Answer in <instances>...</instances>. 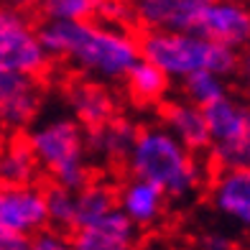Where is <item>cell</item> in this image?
<instances>
[{
	"label": "cell",
	"instance_id": "obj_1",
	"mask_svg": "<svg viewBox=\"0 0 250 250\" xmlns=\"http://www.w3.org/2000/svg\"><path fill=\"white\" fill-rule=\"evenodd\" d=\"M39 36L46 54L69 64L79 77L97 82H123L141 59V41L125 26L102 21H43Z\"/></svg>",
	"mask_w": 250,
	"mask_h": 250
},
{
	"label": "cell",
	"instance_id": "obj_2",
	"mask_svg": "<svg viewBox=\"0 0 250 250\" xmlns=\"http://www.w3.org/2000/svg\"><path fill=\"white\" fill-rule=\"evenodd\" d=\"M123 164L128 174L156 184L174 202L191 199L207 184L199 153L181 146L161 123H148L135 130Z\"/></svg>",
	"mask_w": 250,
	"mask_h": 250
},
{
	"label": "cell",
	"instance_id": "obj_3",
	"mask_svg": "<svg viewBox=\"0 0 250 250\" xmlns=\"http://www.w3.org/2000/svg\"><path fill=\"white\" fill-rule=\"evenodd\" d=\"M141 41V59L158 66L171 82H184L189 74L214 72L232 77L240 51L217 43L199 31H146Z\"/></svg>",
	"mask_w": 250,
	"mask_h": 250
},
{
	"label": "cell",
	"instance_id": "obj_4",
	"mask_svg": "<svg viewBox=\"0 0 250 250\" xmlns=\"http://www.w3.org/2000/svg\"><path fill=\"white\" fill-rule=\"evenodd\" d=\"M39 168L49 174L54 184L82 189L92 181V158L87 148V130L74 118H49L31 125L26 135Z\"/></svg>",
	"mask_w": 250,
	"mask_h": 250
},
{
	"label": "cell",
	"instance_id": "obj_5",
	"mask_svg": "<svg viewBox=\"0 0 250 250\" xmlns=\"http://www.w3.org/2000/svg\"><path fill=\"white\" fill-rule=\"evenodd\" d=\"M209 158L217 168H250V100L225 95L204 107Z\"/></svg>",
	"mask_w": 250,
	"mask_h": 250
},
{
	"label": "cell",
	"instance_id": "obj_6",
	"mask_svg": "<svg viewBox=\"0 0 250 250\" xmlns=\"http://www.w3.org/2000/svg\"><path fill=\"white\" fill-rule=\"evenodd\" d=\"M51 56L39 36V26L26 10L0 5V72H21L41 77Z\"/></svg>",
	"mask_w": 250,
	"mask_h": 250
},
{
	"label": "cell",
	"instance_id": "obj_7",
	"mask_svg": "<svg viewBox=\"0 0 250 250\" xmlns=\"http://www.w3.org/2000/svg\"><path fill=\"white\" fill-rule=\"evenodd\" d=\"M0 227L31 237L49 227L46 189L31 184H0Z\"/></svg>",
	"mask_w": 250,
	"mask_h": 250
},
{
	"label": "cell",
	"instance_id": "obj_8",
	"mask_svg": "<svg viewBox=\"0 0 250 250\" xmlns=\"http://www.w3.org/2000/svg\"><path fill=\"white\" fill-rule=\"evenodd\" d=\"M43 105V84L33 74L0 72V128L21 133L33 125Z\"/></svg>",
	"mask_w": 250,
	"mask_h": 250
},
{
	"label": "cell",
	"instance_id": "obj_9",
	"mask_svg": "<svg viewBox=\"0 0 250 250\" xmlns=\"http://www.w3.org/2000/svg\"><path fill=\"white\" fill-rule=\"evenodd\" d=\"M194 31L240 51L250 41V3L245 0H209L199 10Z\"/></svg>",
	"mask_w": 250,
	"mask_h": 250
},
{
	"label": "cell",
	"instance_id": "obj_10",
	"mask_svg": "<svg viewBox=\"0 0 250 250\" xmlns=\"http://www.w3.org/2000/svg\"><path fill=\"white\" fill-rule=\"evenodd\" d=\"M207 191L209 207L220 220L250 232V168H217Z\"/></svg>",
	"mask_w": 250,
	"mask_h": 250
},
{
	"label": "cell",
	"instance_id": "obj_11",
	"mask_svg": "<svg viewBox=\"0 0 250 250\" xmlns=\"http://www.w3.org/2000/svg\"><path fill=\"white\" fill-rule=\"evenodd\" d=\"M115 199H118V209L138 230H151V227L161 225L166 220L168 202H171L156 184L133 174L118 184Z\"/></svg>",
	"mask_w": 250,
	"mask_h": 250
},
{
	"label": "cell",
	"instance_id": "obj_12",
	"mask_svg": "<svg viewBox=\"0 0 250 250\" xmlns=\"http://www.w3.org/2000/svg\"><path fill=\"white\" fill-rule=\"evenodd\" d=\"M138 227L115 207L105 217L69 232L72 250H130L138 245Z\"/></svg>",
	"mask_w": 250,
	"mask_h": 250
},
{
	"label": "cell",
	"instance_id": "obj_13",
	"mask_svg": "<svg viewBox=\"0 0 250 250\" xmlns=\"http://www.w3.org/2000/svg\"><path fill=\"white\" fill-rule=\"evenodd\" d=\"M66 105L72 110V118L82 125L84 130H92L105 125L118 115V100L115 92L97 79H77L66 89Z\"/></svg>",
	"mask_w": 250,
	"mask_h": 250
},
{
	"label": "cell",
	"instance_id": "obj_14",
	"mask_svg": "<svg viewBox=\"0 0 250 250\" xmlns=\"http://www.w3.org/2000/svg\"><path fill=\"white\" fill-rule=\"evenodd\" d=\"M158 118H161L158 123L189 151L204 153L209 148V128H207V118H204V107L189 102L187 97L164 100Z\"/></svg>",
	"mask_w": 250,
	"mask_h": 250
},
{
	"label": "cell",
	"instance_id": "obj_15",
	"mask_svg": "<svg viewBox=\"0 0 250 250\" xmlns=\"http://www.w3.org/2000/svg\"><path fill=\"white\" fill-rule=\"evenodd\" d=\"M199 10L187 0H130L133 23L143 31H189Z\"/></svg>",
	"mask_w": 250,
	"mask_h": 250
},
{
	"label": "cell",
	"instance_id": "obj_16",
	"mask_svg": "<svg viewBox=\"0 0 250 250\" xmlns=\"http://www.w3.org/2000/svg\"><path fill=\"white\" fill-rule=\"evenodd\" d=\"M135 125L130 120H125L120 115H115L112 120H107L100 128L87 130V148H89V158H95L100 164H118L125 161L128 148L135 138Z\"/></svg>",
	"mask_w": 250,
	"mask_h": 250
},
{
	"label": "cell",
	"instance_id": "obj_17",
	"mask_svg": "<svg viewBox=\"0 0 250 250\" xmlns=\"http://www.w3.org/2000/svg\"><path fill=\"white\" fill-rule=\"evenodd\" d=\"M123 82L130 100L138 102V105H158V102L166 100L168 87H171V79L146 59L135 62V66L125 74Z\"/></svg>",
	"mask_w": 250,
	"mask_h": 250
},
{
	"label": "cell",
	"instance_id": "obj_18",
	"mask_svg": "<svg viewBox=\"0 0 250 250\" xmlns=\"http://www.w3.org/2000/svg\"><path fill=\"white\" fill-rule=\"evenodd\" d=\"M41 174L26 138H10L0 146V184H31Z\"/></svg>",
	"mask_w": 250,
	"mask_h": 250
},
{
	"label": "cell",
	"instance_id": "obj_19",
	"mask_svg": "<svg viewBox=\"0 0 250 250\" xmlns=\"http://www.w3.org/2000/svg\"><path fill=\"white\" fill-rule=\"evenodd\" d=\"M115 207H118L115 187H110L107 181H100V179L87 181L82 189H77V227L105 217Z\"/></svg>",
	"mask_w": 250,
	"mask_h": 250
},
{
	"label": "cell",
	"instance_id": "obj_20",
	"mask_svg": "<svg viewBox=\"0 0 250 250\" xmlns=\"http://www.w3.org/2000/svg\"><path fill=\"white\" fill-rule=\"evenodd\" d=\"M225 95H230L227 77H220L214 72H197L181 82V97H187L189 102H194L199 107H209L212 102L222 100Z\"/></svg>",
	"mask_w": 250,
	"mask_h": 250
},
{
	"label": "cell",
	"instance_id": "obj_21",
	"mask_svg": "<svg viewBox=\"0 0 250 250\" xmlns=\"http://www.w3.org/2000/svg\"><path fill=\"white\" fill-rule=\"evenodd\" d=\"M46 214H49V227L72 232L77 227V189L51 184L46 189Z\"/></svg>",
	"mask_w": 250,
	"mask_h": 250
},
{
	"label": "cell",
	"instance_id": "obj_22",
	"mask_svg": "<svg viewBox=\"0 0 250 250\" xmlns=\"http://www.w3.org/2000/svg\"><path fill=\"white\" fill-rule=\"evenodd\" d=\"M100 0H41L43 21H92Z\"/></svg>",
	"mask_w": 250,
	"mask_h": 250
},
{
	"label": "cell",
	"instance_id": "obj_23",
	"mask_svg": "<svg viewBox=\"0 0 250 250\" xmlns=\"http://www.w3.org/2000/svg\"><path fill=\"white\" fill-rule=\"evenodd\" d=\"M97 21L110 26H128L130 16V0H100L97 5Z\"/></svg>",
	"mask_w": 250,
	"mask_h": 250
},
{
	"label": "cell",
	"instance_id": "obj_24",
	"mask_svg": "<svg viewBox=\"0 0 250 250\" xmlns=\"http://www.w3.org/2000/svg\"><path fill=\"white\" fill-rule=\"evenodd\" d=\"M26 250H72V240L69 235L62 230H54V227H46L36 235L28 237V248Z\"/></svg>",
	"mask_w": 250,
	"mask_h": 250
},
{
	"label": "cell",
	"instance_id": "obj_25",
	"mask_svg": "<svg viewBox=\"0 0 250 250\" xmlns=\"http://www.w3.org/2000/svg\"><path fill=\"white\" fill-rule=\"evenodd\" d=\"M194 250H237V245H235V240L227 232L209 230V232H204L199 240H197V248Z\"/></svg>",
	"mask_w": 250,
	"mask_h": 250
},
{
	"label": "cell",
	"instance_id": "obj_26",
	"mask_svg": "<svg viewBox=\"0 0 250 250\" xmlns=\"http://www.w3.org/2000/svg\"><path fill=\"white\" fill-rule=\"evenodd\" d=\"M235 77L240 79V89H243V92L248 95V100H250V41L240 49V59H237V72H235Z\"/></svg>",
	"mask_w": 250,
	"mask_h": 250
},
{
	"label": "cell",
	"instance_id": "obj_27",
	"mask_svg": "<svg viewBox=\"0 0 250 250\" xmlns=\"http://www.w3.org/2000/svg\"><path fill=\"white\" fill-rule=\"evenodd\" d=\"M26 248H28V237L8 232L0 227V250H26Z\"/></svg>",
	"mask_w": 250,
	"mask_h": 250
},
{
	"label": "cell",
	"instance_id": "obj_28",
	"mask_svg": "<svg viewBox=\"0 0 250 250\" xmlns=\"http://www.w3.org/2000/svg\"><path fill=\"white\" fill-rule=\"evenodd\" d=\"M0 5H8L16 10H31V8H39L41 0H0Z\"/></svg>",
	"mask_w": 250,
	"mask_h": 250
},
{
	"label": "cell",
	"instance_id": "obj_29",
	"mask_svg": "<svg viewBox=\"0 0 250 250\" xmlns=\"http://www.w3.org/2000/svg\"><path fill=\"white\" fill-rule=\"evenodd\" d=\"M187 3H191V5H197V8H202L204 3H209V0H187Z\"/></svg>",
	"mask_w": 250,
	"mask_h": 250
},
{
	"label": "cell",
	"instance_id": "obj_30",
	"mask_svg": "<svg viewBox=\"0 0 250 250\" xmlns=\"http://www.w3.org/2000/svg\"><path fill=\"white\" fill-rule=\"evenodd\" d=\"M130 250H151V248H141V245H135V248H130Z\"/></svg>",
	"mask_w": 250,
	"mask_h": 250
}]
</instances>
